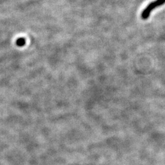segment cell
I'll return each mask as SVG.
<instances>
[{
	"instance_id": "cell-1",
	"label": "cell",
	"mask_w": 165,
	"mask_h": 165,
	"mask_svg": "<svg viewBox=\"0 0 165 165\" xmlns=\"http://www.w3.org/2000/svg\"><path fill=\"white\" fill-rule=\"evenodd\" d=\"M165 3V0H156L151 2L142 12L141 17L142 20H147L151 15V13L157 7L163 5Z\"/></svg>"
}]
</instances>
